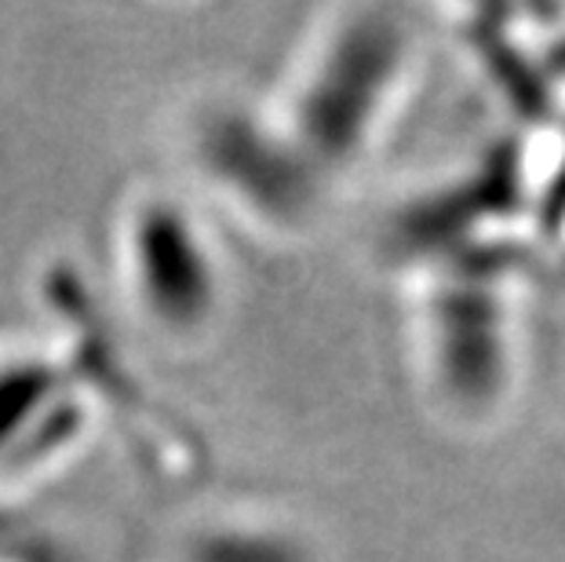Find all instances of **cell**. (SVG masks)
<instances>
[{
  "instance_id": "obj_1",
  "label": "cell",
  "mask_w": 565,
  "mask_h": 562,
  "mask_svg": "<svg viewBox=\"0 0 565 562\" xmlns=\"http://www.w3.org/2000/svg\"><path fill=\"white\" fill-rule=\"evenodd\" d=\"M419 70V33L394 8H329L303 30L267 110L332 190L376 158Z\"/></svg>"
},
{
  "instance_id": "obj_2",
  "label": "cell",
  "mask_w": 565,
  "mask_h": 562,
  "mask_svg": "<svg viewBox=\"0 0 565 562\" xmlns=\"http://www.w3.org/2000/svg\"><path fill=\"white\" fill-rule=\"evenodd\" d=\"M179 161L204 201L263 242H296L318 223L332 187L270 117L267 103L212 92L179 121Z\"/></svg>"
},
{
  "instance_id": "obj_3",
  "label": "cell",
  "mask_w": 565,
  "mask_h": 562,
  "mask_svg": "<svg viewBox=\"0 0 565 562\" xmlns=\"http://www.w3.org/2000/svg\"><path fill=\"white\" fill-rule=\"evenodd\" d=\"M408 340L424 388L452 416H486L511 388L514 307L508 256L471 248L419 263Z\"/></svg>"
},
{
  "instance_id": "obj_4",
  "label": "cell",
  "mask_w": 565,
  "mask_h": 562,
  "mask_svg": "<svg viewBox=\"0 0 565 562\" xmlns=\"http://www.w3.org/2000/svg\"><path fill=\"white\" fill-rule=\"evenodd\" d=\"M114 282L131 318L164 343H201L226 310V267L198 205L147 183L114 216Z\"/></svg>"
},
{
  "instance_id": "obj_5",
  "label": "cell",
  "mask_w": 565,
  "mask_h": 562,
  "mask_svg": "<svg viewBox=\"0 0 565 562\" xmlns=\"http://www.w3.org/2000/svg\"><path fill=\"white\" fill-rule=\"evenodd\" d=\"M63 351L44 343H0V494H19L81 449L95 424Z\"/></svg>"
},
{
  "instance_id": "obj_6",
  "label": "cell",
  "mask_w": 565,
  "mask_h": 562,
  "mask_svg": "<svg viewBox=\"0 0 565 562\" xmlns=\"http://www.w3.org/2000/svg\"><path fill=\"white\" fill-rule=\"evenodd\" d=\"M179 562H324L315 537L281 511L231 508L186 533Z\"/></svg>"
}]
</instances>
